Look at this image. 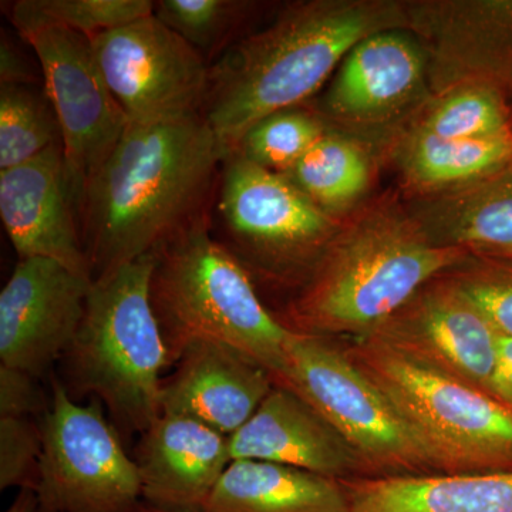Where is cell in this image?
<instances>
[{"mask_svg":"<svg viewBox=\"0 0 512 512\" xmlns=\"http://www.w3.org/2000/svg\"><path fill=\"white\" fill-rule=\"evenodd\" d=\"M0 217L19 259H53L93 279L62 144L0 171Z\"/></svg>","mask_w":512,"mask_h":512,"instance_id":"2e32d148","label":"cell"},{"mask_svg":"<svg viewBox=\"0 0 512 512\" xmlns=\"http://www.w3.org/2000/svg\"><path fill=\"white\" fill-rule=\"evenodd\" d=\"M407 32L427 60L430 94L484 84L507 94L512 84L510 0H404Z\"/></svg>","mask_w":512,"mask_h":512,"instance_id":"5bb4252c","label":"cell"},{"mask_svg":"<svg viewBox=\"0 0 512 512\" xmlns=\"http://www.w3.org/2000/svg\"><path fill=\"white\" fill-rule=\"evenodd\" d=\"M362 338L376 340L488 394L493 390L500 333L447 272L427 282L403 308Z\"/></svg>","mask_w":512,"mask_h":512,"instance_id":"4fadbf2b","label":"cell"},{"mask_svg":"<svg viewBox=\"0 0 512 512\" xmlns=\"http://www.w3.org/2000/svg\"><path fill=\"white\" fill-rule=\"evenodd\" d=\"M154 254L93 279L86 309L62 359V383L74 400L93 396L124 439L161 416V373L170 367L150 286Z\"/></svg>","mask_w":512,"mask_h":512,"instance_id":"5b68a950","label":"cell"},{"mask_svg":"<svg viewBox=\"0 0 512 512\" xmlns=\"http://www.w3.org/2000/svg\"><path fill=\"white\" fill-rule=\"evenodd\" d=\"M62 144V130L43 83L0 86V171Z\"/></svg>","mask_w":512,"mask_h":512,"instance_id":"4316f807","label":"cell"},{"mask_svg":"<svg viewBox=\"0 0 512 512\" xmlns=\"http://www.w3.org/2000/svg\"><path fill=\"white\" fill-rule=\"evenodd\" d=\"M141 501L161 510L201 512L231 464L229 437L190 417L161 414L134 450Z\"/></svg>","mask_w":512,"mask_h":512,"instance_id":"e0dca14e","label":"cell"},{"mask_svg":"<svg viewBox=\"0 0 512 512\" xmlns=\"http://www.w3.org/2000/svg\"><path fill=\"white\" fill-rule=\"evenodd\" d=\"M5 512H37V495L35 491L25 488L19 490L13 503Z\"/></svg>","mask_w":512,"mask_h":512,"instance_id":"e575fe53","label":"cell"},{"mask_svg":"<svg viewBox=\"0 0 512 512\" xmlns=\"http://www.w3.org/2000/svg\"><path fill=\"white\" fill-rule=\"evenodd\" d=\"M407 30L404 0H298L210 64L202 117L224 158L276 111L303 106L366 37Z\"/></svg>","mask_w":512,"mask_h":512,"instance_id":"7a4b0ae2","label":"cell"},{"mask_svg":"<svg viewBox=\"0 0 512 512\" xmlns=\"http://www.w3.org/2000/svg\"><path fill=\"white\" fill-rule=\"evenodd\" d=\"M478 255L500 256V258L512 259V248L507 249V251L495 252V254H478Z\"/></svg>","mask_w":512,"mask_h":512,"instance_id":"8d00e7d4","label":"cell"},{"mask_svg":"<svg viewBox=\"0 0 512 512\" xmlns=\"http://www.w3.org/2000/svg\"><path fill=\"white\" fill-rule=\"evenodd\" d=\"M92 284L53 259H19L0 292V365L45 376L72 345Z\"/></svg>","mask_w":512,"mask_h":512,"instance_id":"9a60e30c","label":"cell"},{"mask_svg":"<svg viewBox=\"0 0 512 512\" xmlns=\"http://www.w3.org/2000/svg\"><path fill=\"white\" fill-rule=\"evenodd\" d=\"M332 128L312 107L276 111L254 124L229 154L272 173L286 174ZM228 154V156H229Z\"/></svg>","mask_w":512,"mask_h":512,"instance_id":"f1b7e54d","label":"cell"},{"mask_svg":"<svg viewBox=\"0 0 512 512\" xmlns=\"http://www.w3.org/2000/svg\"><path fill=\"white\" fill-rule=\"evenodd\" d=\"M342 348L392 402L436 473L512 471V412L491 394L376 340Z\"/></svg>","mask_w":512,"mask_h":512,"instance_id":"8992f818","label":"cell"},{"mask_svg":"<svg viewBox=\"0 0 512 512\" xmlns=\"http://www.w3.org/2000/svg\"><path fill=\"white\" fill-rule=\"evenodd\" d=\"M379 160L370 141L332 127L284 175L323 211L343 220L369 200Z\"/></svg>","mask_w":512,"mask_h":512,"instance_id":"cb8c5ba5","label":"cell"},{"mask_svg":"<svg viewBox=\"0 0 512 512\" xmlns=\"http://www.w3.org/2000/svg\"><path fill=\"white\" fill-rule=\"evenodd\" d=\"M90 42L101 74L130 123L202 116L210 64L154 13L90 37Z\"/></svg>","mask_w":512,"mask_h":512,"instance_id":"30bf717a","label":"cell"},{"mask_svg":"<svg viewBox=\"0 0 512 512\" xmlns=\"http://www.w3.org/2000/svg\"><path fill=\"white\" fill-rule=\"evenodd\" d=\"M468 256L466 248L434 241L399 192L387 191L343 218L308 281L276 318L302 335L362 338Z\"/></svg>","mask_w":512,"mask_h":512,"instance_id":"3957f363","label":"cell"},{"mask_svg":"<svg viewBox=\"0 0 512 512\" xmlns=\"http://www.w3.org/2000/svg\"><path fill=\"white\" fill-rule=\"evenodd\" d=\"M275 386L264 367L217 343H195L161 384V414L190 417L231 437Z\"/></svg>","mask_w":512,"mask_h":512,"instance_id":"d6986e66","label":"cell"},{"mask_svg":"<svg viewBox=\"0 0 512 512\" xmlns=\"http://www.w3.org/2000/svg\"><path fill=\"white\" fill-rule=\"evenodd\" d=\"M447 275L476 303L501 338L512 339V259L470 254Z\"/></svg>","mask_w":512,"mask_h":512,"instance_id":"f546056e","label":"cell"},{"mask_svg":"<svg viewBox=\"0 0 512 512\" xmlns=\"http://www.w3.org/2000/svg\"><path fill=\"white\" fill-rule=\"evenodd\" d=\"M491 394L512 412V339L501 338Z\"/></svg>","mask_w":512,"mask_h":512,"instance_id":"836d02e7","label":"cell"},{"mask_svg":"<svg viewBox=\"0 0 512 512\" xmlns=\"http://www.w3.org/2000/svg\"><path fill=\"white\" fill-rule=\"evenodd\" d=\"M430 96L427 60L407 30H387L357 43L336 72L318 110L333 128L375 143Z\"/></svg>","mask_w":512,"mask_h":512,"instance_id":"7c38bea8","label":"cell"},{"mask_svg":"<svg viewBox=\"0 0 512 512\" xmlns=\"http://www.w3.org/2000/svg\"><path fill=\"white\" fill-rule=\"evenodd\" d=\"M414 201V217L439 244L470 254L512 248V161L473 183Z\"/></svg>","mask_w":512,"mask_h":512,"instance_id":"7402d4cb","label":"cell"},{"mask_svg":"<svg viewBox=\"0 0 512 512\" xmlns=\"http://www.w3.org/2000/svg\"><path fill=\"white\" fill-rule=\"evenodd\" d=\"M43 83L12 36L2 30L0 40V86Z\"/></svg>","mask_w":512,"mask_h":512,"instance_id":"d6a6232c","label":"cell"},{"mask_svg":"<svg viewBox=\"0 0 512 512\" xmlns=\"http://www.w3.org/2000/svg\"><path fill=\"white\" fill-rule=\"evenodd\" d=\"M43 437L35 417H0V490H36Z\"/></svg>","mask_w":512,"mask_h":512,"instance_id":"4dcf8cb0","label":"cell"},{"mask_svg":"<svg viewBox=\"0 0 512 512\" xmlns=\"http://www.w3.org/2000/svg\"><path fill=\"white\" fill-rule=\"evenodd\" d=\"M399 175L404 195L433 197L473 183L512 161V130L474 140H446L397 127L375 144Z\"/></svg>","mask_w":512,"mask_h":512,"instance_id":"ffe728a7","label":"cell"},{"mask_svg":"<svg viewBox=\"0 0 512 512\" xmlns=\"http://www.w3.org/2000/svg\"><path fill=\"white\" fill-rule=\"evenodd\" d=\"M229 451L232 460L285 464L335 480L366 478L338 431L301 396L278 384L229 437Z\"/></svg>","mask_w":512,"mask_h":512,"instance_id":"ac0fdd59","label":"cell"},{"mask_svg":"<svg viewBox=\"0 0 512 512\" xmlns=\"http://www.w3.org/2000/svg\"><path fill=\"white\" fill-rule=\"evenodd\" d=\"M128 512H177V511H167V510H161V508L153 507V505H148L147 503H144V501H141V503H138L136 507L131 508Z\"/></svg>","mask_w":512,"mask_h":512,"instance_id":"d590c367","label":"cell"},{"mask_svg":"<svg viewBox=\"0 0 512 512\" xmlns=\"http://www.w3.org/2000/svg\"><path fill=\"white\" fill-rule=\"evenodd\" d=\"M220 241L247 269L296 292L338 234L342 221L323 211L284 174L229 154L214 198Z\"/></svg>","mask_w":512,"mask_h":512,"instance_id":"52a82bcc","label":"cell"},{"mask_svg":"<svg viewBox=\"0 0 512 512\" xmlns=\"http://www.w3.org/2000/svg\"><path fill=\"white\" fill-rule=\"evenodd\" d=\"M151 0H18L9 19L19 35L42 28H63L89 37L153 15Z\"/></svg>","mask_w":512,"mask_h":512,"instance_id":"83f0119b","label":"cell"},{"mask_svg":"<svg viewBox=\"0 0 512 512\" xmlns=\"http://www.w3.org/2000/svg\"><path fill=\"white\" fill-rule=\"evenodd\" d=\"M399 127L446 140H474L512 130L507 94L484 84H466L427 97Z\"/></svg>","mask_w":512,"mask_h":512,"instance_id":"d4e9b609","label":"cell"},{"mask_svg":"<svg viewBox=\"0 0 512 512\" xmlns=\"http://www.w3.org/2000/svg\"><path fill=\"white\" fill-rule=\"evenodd\" d=\"M19 36L35 53L43 86L55 107L79 210L84 188L130 121L101 74L89 37L63 28L35 29Z\"/></svg>","mask_w":512,"mask_h":512,"instance_id":"8fae6325","label":"cell"},{"mask_svg":"<svg viewBox=\"0 0 512 512\" xmlns=\"http://www.w3.org/2000/svg\"><path fill=\"white\" fill-rule=\"evenodd\" d=\"M151 305L170 365L195 343H217L284 376L286 328L259 298L254 279L211 232V215L154 252Z\"/></svg>","mask_w":512,"mask_h":512,"instance_id":"277c9868","label":"cell"},{"mask_svg":"<svg viewBox=\"0 0 512 512\" xmlns=\"http://www.w3.org/2000/svg\"><path fill=\"white\" fill-rule=\"evenodd\" d=\"M286 370L275 384L306 400L362 463L367 477L436 473L392 402L329 338L292 332Z\"/></svg>","mask_w":512,"mask_h":512,"instance_id":"ba28073f","label":"cell"},{"mask_svg":"<svg viewBox=\"0 0 512 512\" xmlns=\"http://www.w3.org/2000/svg\"><path fill=\"white\" fill-rule=\"evenodd\" d=\"M40 420L37 512H128L141 503L140 471L97 399L76 402L59 377Z\"/></svg>","mask_w":512,"mask_h":512,"instance_id":"9c48e42d","label":"cell"},{"mask_svg":"<svg viewBox=\"0 0 512 512\" xmlns=\"http://www.w3.org/2000/svg\"><path fill=\"white\" fill-rule=\"evenodd\" d=\"M268 6L255 0H157L154 15L211 64L252 32Z\"/></svg>","mask_w":512,"mask_h":512,"instance_id":"484cf974","label":"cell"},{"mask_svg":"<svg viewBox=\"0 0 512 512\" xmlns=\"http://www.w3.org/2000/svg\"><path fill=\"white\" fill-rule=\"evenodd\" d=\"M39 377L0 365V417H35L46 413Z\"/></svg>","mask_w":512,"mask_h":512,"instance_id":"1f68e13d","label":"cell"},{"mask_svg":"<svg viewBox=\"0 0 512 512\" xmlns=\"http://www.w3.org/2000/svg\"><path fill=\"white\" fill-rule=\"evenodd\" d=\"M342 480L285 464L232 460L201 512H348Z\"/></svg>","mask_w":512,"mask_h":512,"instance_id":"603a6c76","label":"cell"},{"mask_svg":"<svg viewBox=\"0 0 512 512\" xmlns=\"http://www.w3.org/2000/svg\"><path fill=\"white\" fill-rule=\"evenodd\" d=\"M342 481L348 512H512V471Z\"/></svg>","mask_w":512,"mask_h":512,"instance_id":"44dd1931","label":"cell"},{"mask_svg":"<svg viewBox=\"0 0 512 512\" xmlns=\"http://www.w3.org/2000/svg\"><path fill=\"white\" fill-rule=\"evenodd\" d=\"M222 161L220 143L202 116L128 123L80 202L93 279L154 254L210 217Z\"/></svg>","mask_w":512,"mask_h":512,"instance_id":"6da1fadb","label":"cell"},{"mask_svg":"<svg viewBox=\"0 0 512 512\" xmlns=\"http://www.w3.org/2000/svg\"><path fill=\"white\" fill-rule=\"evenodd\" d=\"M510 111H511V127H512V103L510 104Z\"/></svg>","mask_w":512,"mask_h":512,"instance_id":"74e56055","label":"cell"}]
</instances>
